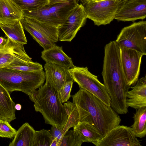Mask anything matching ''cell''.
<instances>
[{"label": "cell", "mask_w": 146, "mask_h": 146, "mask_svg": "<svg viewBox=\"0 0 146 146\" xmlns=\"http://www.w3.org/2000/svg\"><path fill=\"white\" fill-rule=\"evenodd\" d=\"M46 82L58 92L66 82L73 80L67 68L46 62L44 66Z\"/></svg>", "instance_id": "cell-13"}, {"label": "cell", "mask_w": 146, "mask_h": 146, "mask_svg": "<svg viewBox=\"0 0 146 146\" xmlns=\"http://www.w3.org/2000/svg\"><path fill=\"white\" fill-rule=\"evenodd\" d=\"M72 97L78 111L80 121L91 124L103 137L119 125L121 119L111 106L88 91L80 88Z\"/></svg>", "instance_id": "cell-2"}, {"label": "cell", "mask_w": 146, "mask_h": 146, "mask_svg": "<svg viewBox=\"0 0 146 146\" xmlns=\"http://www.w3.org/2000/svg\"><path fill=\"white\" fill-rule=\"evenodd\" d=\"M146 17V0H121L114 19L123 21L143 19Z\"/></svg>", "instance_id": "cell-12"}, {"label": "cell", "mask_w": 146, "mask_h": 146, "mask_svg": "<svg viewBox=\"0 0 146 146\" xmlns=\"http://www.w3.org/2000/svg\"><path fill=\"white\" fill-rule=\"evenodd\" d=\"M96 146H141L130 127L120 125L94 144Z\"/></svg>", "instance_id": "cell-9"}, {"label": "cell", "mask_w": 146, "mask_h": 146, "mask_svg": "<svg viewBox=\"0 0 146 146\" xmlns=\"http://www.w3.org/2000/svg\"><path fill=\"white\" fill-rule=\"evenodd\" d=\"M77 1H71L46 6L50 12L62 25L78 4Z\"/></svg>", "instance_id": "cell-22"}, {"label": "cell", "mask_w": 146, "mask_h": 146, "mask_svg": "<svg viewBox=\"0 0 146 146\" xmlns=\"http://www.w3.org/2000/svg\"><path fill=\"white\" fill-rule=\"evenodd\" d=\"M9 39L8 44L3 49L0 50V68L9 65L13 60L16 43Z\"/></svg>", "instance_id": "cell-25"}, {"label": "cell", "mask_w": 146, "mask_h": 146, "mask_svg": "<svg viewBox=\"0 0 146 146\" xmlns=\"http://www.w3.org/2000/svg\"><path fill=\"white\" fill-rule=\"evenodd\" d=\"M41 57L46 62L53 64L68 69L75 66L72 59L64 52L62 46L54 44L41 52Z\"/></svg>", "instance_id": "cell-16"}, {"label": "cell", "mask_w": 146, "mask_h": 146, "mask_svg": "<svg viewBox=\"0 0 146 146\" xmlns=\"http://www.w3.org/2000/svg\"><path fill=\"white\" fill-rule=\"evenodd\" d=\"M64 105L68 115L66 123L62 129L52 126L49 131L57 146H60L62 138L70 128L75 126L80 121L79 113L75 104L67 101L64 103Z\"/></svg>", "instance_id": "cell-14"}, {"label": "cell", "mask_w": 146, "mask_h": 146, "mask_svg": "<svg viewBox=\"0 0 146 146\" xmlns=\"http://www.w3.org/2000/svg\"><path fill=\"white\" fill-rule=\"evenodd\" d=\"M15 105L9 92L0 84V119L9 123L15 119Z\"/></svg>", "instance_id": "cell-18"}, {"label": "cell", "mask_w": 146, "mask_h": 146, "mask_svg": "<svg viewBox=\"0 0 146 146\" xmlns=\"http://www.w3.org/2000/svg\"><path fill=\"white\" fill-rule=\"evenodd\" d=\"M86 17L98 26L109 24L114 19L121 0H81Z\"/></svg>", "instance_id": "cell-5"}, {"label": "cell", "mask_w": 146, "mask_h": 146, "mask_svg": "<svg viewBox=\"0 0 146 146\" xmlns=\"http://www.w3.org/2000/svg\"><path fill=\"white\" fill-rule=\"evenodd\" d=\"M133 124L130 127L137 137L142 138L146 135V106L136 110L133 117Z\"/></svg>", "instance_id": "cell-24"}, {"label": "cell", "mask_w": 146, "mask_h": 146, "mask_svg": "<svg viewBox=\"0 0 146 146\" xmlns=\"http://www.w3.org/2000/svg\"><path fill=\"white\" fill-rule=\"evenodd\" d=\"M9 41V39L0 37V50L5 48L7 45Z\"/></svg>", "instance_id": "cell-31"}, {"label": "cell", "mask_w": 146, "mask_h": 146, "mask_svg": "<svg viewBox=\"0 0 146 146\" xmlns=\"http://www.w3.org/2000/svg\"><path fill=\"white\" fill-rule=\"evenodd\" d=\"M86 19L83 5L78 3L64 22L58 27V40L71 42L84 25Z\"/></svg>", "instance_id": "cell-11"}, {"label": "cell", "mask_w": 146, "mask_h": 146, "mask_svg": "<svg viewBox=\"0 0 146 146\" xmlns=\"http://www.w3.org/2000/svg\"><path fill=\"white\" fill-rule=\"evenodd\" d=\"M7 121L0 119V137L12 138L15 136L17 130Z\"/></svg>", "instance_id": "cell-29"}, {"label": "cell", "mask_w": 146, "mask_h": 146, "mask_svg": "<svg viewBox=\"0 0 146 146\" xmlns=\"http://www.w3.org/2000/svg\"><path fill=\"white\" fill-rule=\"evenodd\" d=\"M69 71L72 78L80 88L88 91L110 106L111 99L105 86L97 76L88 70L87 67L75 66L69 69Z\"/></svg>", "instance_id": "cell-6"}, {"label": "cell", "mask_w": 146, "mask_h": 146, "mask_svg": "<svg viewBox=\"0 0 146 146\" xmlns=\"http://www.w3.org/2000/svg\"><path fill=\"white\" fill-rule=\"evenodd\" d=\"M0 27L7 38L18 44L27 43L24 29L21 21L0 24Z\"/></svg>", "instance_id": "cell-19"}, {"label": "cell", "mask_w": 146, "mask_h": 146, "mask_svg": "<svg viewBox=\"0 0 146 146\" xmlns=\"http://www.w3.org/2000/svg\"><path fill=\"white\" fill-rule=\"evenodd\" d=\"M45 80L43 70L29 72L0 68V84L9 92L21 91L27 95L40 88Z\"/></svg>", "instance_id": "cell-4"}, {"label": "cell", "mask_w": 146, "mask_h": 146, "mask_svg": "<svg viewBox=\"0 0 146 146\" xmlns=\"http://www.w3.org/2000/svg\"><path fill=\"white\" fill-rule=\"evenodd\" d=\"M73 130L83 143L90 142L94 145L103 137L96 128L87 122L79 121L73 127Z\"/></svg>", "instance_id": "cell-21"}, {"label": "cell", "mask_w": 146, "mask_h": 146, "mask_svg": "<svg viewBox=\"0 0 146 146\" xmlns=\"http://www.w3.org/2000/svg\"><path fill=\"white\" fill-rule=\"evenodd\" d=\"M96 1H102V0H95Z\"/></svg>", "instance_id": "cell-34"}, {"label": "cell", "mask_w": 146, "mask_h": 146, "mask_svg": "<svg viewBox=\"0 0 146 146\" xmlns=\"http://www.w3.org/2000/svg\"><path fill=\"white\" fill-rule=\"evenodd\" d=\"M102 75L111 99V107L118 113H127L126 95L131 86L126 82L121 63L120 48L115 40L104 47Z\"/></svg>", "instance_id": "cell-1"}, {"label": "cell", "mask_w": 146, "mask_h": 146, "mask_svg": "<svg viewBox=\"0 0 146 146\" xmlns=\"http://www.w3.org/2000/svg\"><path fill=\"white\" fill-rule=\"evenodd\" d=\"M74 82L72 80L66 82L58 92L60 100L62 103L67 102L71 96L70 93Z\"/></svg>", "instance_id": "cell-30"}, {"label": "cell", "mask_w": 146, "mask_h": 146, "mask_svg": "<svg viewBox=\"0 0 146 146\" xmlns=\"http://www.w3.org/2000/svg\"><path fill=\"white\" fill-rule=\"evenodd\" d=\"M115 41L120 48L133 49L146 55V21L134 23L124 27Z\"/></svg>", "instance_id": "cell-7"}, {"label": "cell", "mask_w": 146, "mask_h": 146, "mask_svg": "<svg viewBox=\"0 0 146 146\" xmlns=\"http://www.w3.org/2000/svg\"><path fill=\"white\" fill-rule=\"evenodd\" d=\"M143 54L131 49L120 48V59L122 67L127 85H135L140 74L141 60Z\"/></svg>", "instance_id": "cell-10"}, {"label": "cell", "mask_w": 146, "mask_h": 146, "mask_svg": "<svg viewBox=\"0 0 146 146\" xmlns=\"http://www.w3.org/2000/svg\"><path fill=\"white\" fill-rule=\"evenodd\" d=\"M126 95V106L136 110L146 106V75L139 79Z\"/></svg>", "instance_id": "cell-15"}, {"label": "cell", "mask_w": 146, "mask_h": 146, "mask_svg": "<svg viewBox=\"0 0 146 146\" xmlns=\"http://www.w3.org/2000/svg\"><path fill=\"white\" fill-rule=\"evenodd\" d=\"M78 0H49L48 5H52L56 3L64 2L71 1H77Z\"/></svg>", "instance_id": "cell-32"}, {"label": "cell", "mask_w": 146, "mask_h": 146, "mask_svg": "<svg viewBox=\"0 0 146 146\" xmlns=\"http://www.w3.org/2000/svg\"><path fill=\"white\" fill-rule=\"evenodd\" d=\"M23 10H36L48 4L49 0H13Z\"/></svg>", "instance_id": "cell-26"}, {"label": "cell", "mask_w": 146, "mask_h": 146, "mask_svg": "<svg viewBox=\"0 0 146 146\" xmlns=\"http://www.w3.org/2000/svg\"><path fill=\"white\" fill-rule=\"evenodd\" d=\"M83 143L73 130H68L62 138L60 146H81Z\"/></svg>", "instance_id": "cell-28"}, {"label": "cell", "mask_w": 146, "mask_h": 146, "mask_svg": "<svg viewBox=\"0 0 146 146\" xmlns=\"http://www.w3.org/2000/svg\"><path fill=\"white\" fill-rule=\"evenodd\" d=\"M35 131L28 123H25L17 131L9 146H33Z\"/></svg>", "instance_id": "cell-20"}, {"label": "cell", "mask_w": 146, "mask_h": 146, "mask_svg": "<svg viewBox=\"0 0 146 146\" xmlns=\"http://www.w3.org/2000/svg\"><path fill=\"white\" fill-rule=\"evenodd\" d=\"M22 10L13 0H0V24L21 21Z\"/></svg>", "instance_id": "cell-17"}, {"label": "cell", "mask_w": 146, "mask_h": 146, "mask_svg": "<svg viewBox=\"0 0 146 146\" xmlns=\"http://www.w3.org/2000/svg\"><path fill=\"white\" fill-rule=\"evenodd\" d=\"M34 103L35 111L43 115L46 123L62 129L67 120L68 115L61 102L57 90L45 83L38 90L27 94Z\"/></svg>", "instance_id": "cell-3"}, {"label": "cell", "mask_w": 146, "mask_h": 146, "mask_svg": "<svg viewBox=\"0 0 146 146\" xmlns=\"http://www.w3.org/2000/svg\"><path fill=\"white\" fill-rule=\"evenodd\" d=\"M21 21L24 29L44 49L55 44L59 41L58 27L25 17Z\"/></svg>", "instance_id": "cell-8"}, {"label": "cell", "mask_w": 146, "mask_h": 146, "mask_svg": "<svg viewBox=\"0 0 146 146\" xmlns=\"http://www.w3.org/2000/svg\"><path fill=\"white\" fill-rule=\"evenodd\" d=\"M21 106L20 104H17L15 106V108L17 110H20L21 109Z\"/></svg>", "instance_id": "cell-33"}, {"label": "cell", "mask_w": 146, "mask_h": 146, "mask_svg": "<svg viewBox=\"0 0 146 146\" xmlns=\"http://www.w3.org/2000/svg\"><path fill=\"white\" fill-rule=\"evenodd\" d=\"M52 141L49 131L44 129L35 131L33 146H50Z\"/></svg>", "instance_id": "cell-27"}, {"label": "cell", "mask_w": 146, "mask_h": 146, "mask_svg": "<svg viewBox=\"0 0 146 146\" xmlns=\"http://www.w3.org/2000/svg\"><path fill=\"white\" fill-rule=\"evenodd\" d=\"M22 11L24 17L58 27L61 25L60 23L50 12L46 5L37 9L25 10Z\"/></svg>", "instance_id": "cell-23"}]
</instances>
